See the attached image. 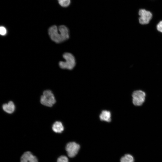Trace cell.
<instances>
[{"label":"cell","instance_id":"cell-1","mask_svg":"<svg viewBox=\"0 0 162 162\" xmlns=\"http://www.w3.org/2000/svg\"><path fill=\"white\" fill-rule=\"evenodd\" d=\"M48 34L51 39L57 43L63 42L70 37L69 29L64 25H61L58 27L56 25L51 26L48 29Z\"/></svg>","mask_w":162,"mask_h":162},{"label":"cell","instance_id":"cell-2","mask_svg":"<svg viewBox=\"0 0 162 162\" xmlns=\"http://www.w3.org/2000/svg\"><path fill=\"white\" fill-rule=\"evenodd\" d=\"M64 61H61L59 63L60 67L63 69L72 70L75 67L76 61L74 56L70 52H66L63 55Z\"/></svg>","mask_w":162,"mask_h":162},{"label":"cell","instance_id":"cell-3","mask_svg":"<svg viewBox=\"0 0 162 162\" xmlns=\"http://www.w3.org/2000/svg\"><path fill=\"white\" fill-rule=\"evenodd\" d=\"M40 102L44 106L52 107L55 103L56 100L52 92L50 90H46L43 92V95L41 96Z\"/></svg>","mask_w":162,"mask_h":162},{"label":"cell","instance_id":"cell-4","mask_svg":"<svg viewBox=\"0 0 162 162\" xmlns=\"http://www.w3.org/2000/svg\"><path fill=\"white\" fill-rule=\"evenodd\" d=\"M132 96L133 104L135 106H139L142 105L145 102L146 94L141 90H136L133 92Z\"/></svg>","mask_w":162,"mask_h":162},{"label":"cell","instance_id":"cell-5","mask_svg":"<svg viewBox=\"0 0 162 162\" xmlns=\"http://www.w3.org/2000/svg\"><path fill=\"white\" fill-rule=\"evenodd\" d=\"M140 17L139 18V22L142 25L147 24L151 20L152 15L149 11L144 9H141L139 11Z\"/></svg>","mask_w":162,"mask_h":162},{"label":"cell","instance_id":"cell-6","mask_svg":"<svg viewBox=\"0 0 162 162\" xmlns=\"http://www.w3.org/2000/svg\"><path fill=\"white\" fill-rule=\"evenodd\" d=\"M80 148V146L74 142L68 143L66 146V150L68 156L73 158L77 154Z\"/></svg>","mask_w":162,"mask_h":162},{"label":"cell","instance_id":"cell-7","mask_svg":"<svg viewBox=\"0 0 162 162\" xmlns=\"http://www.w3.org/2000/svg\"><path fill=\"white\" fill-rule=\"evenodd\" d=\"M20 162H38L36 157L29 151L25 152L20 158Z\"/></svg>","mask_w":162,"mask_h":162},{"label":"cell","instance_id":"cell-8","mask_svg":"<svg viewBox=\"0 0 162 162\" xmlns=\"http://www.w3.org/2000/svg\"><path fill=\"white\" fill-rule=\"evenodd\" d=\"M3 110L7 113L11 114L13 113L15 109V106L14 103L10 101L8 104H4L2 106Z\"/></svg>","mask_w":162,"mask_h":162},{"label":"cell","instance_id":"cell-9","mask_svg":"<svg viewBox=\"0 0 162 162\" xmlns=\"http://www.w3.org/2000/svg\"><path fill=\"white\" fill-rule=\"evenodd\" d=\"M52 128L54 132L59 133H62L64 130V127L62 123L59 121L56 122L53 124Z\"/></svg>","mask_w":162,"mask_h":162},{"label":"cell","instance_id":"cell-10","mask_svg":"<svg viewBox=\"0 0 162 162\" xmlns=\"http://www.w3.org/2000/svg\"><path fill=\"white\" fill-rule=\"evenodd\" d=\"M110 112L107 110L103 111L100 115V118L101 121L110 122L111 120Z\"/></svg>","mask_w":162,"mask_h":162},{"label":"cell","instance_id":"cell-11","mask_svg":"<svg viewBox=\"0 0 162 162\" xmlns=\"http://www.w3.org/2000/svg\"><path fill=\"white\" fill-rule=\"evenodd\" d=\"M121 162H134V158L133 156L130 154H126L121 158Z\"/></svg>","mask_w":162,"mask_h":162},{"label":"cell","instance_id":"cell-12","mask_svg":"<svg viewBox=\"0 0 162 162\" xmlns=\"http://www.w3.org/2000/svg\"><path fill=\"white\" fill-rule=\"evenodd\" d=\"M60 5L63 7H66L69 5L70 0H57Z\"/></svg>","mask_w":162,"mask_h":162},{"label":"cell","instance_id":"cell-13","mask_svg":"<svg viewBox=\"0 0 162 162\" xmlns=\"http://www.w3.org/2000/svg\"><path fill=\"white\" fill-rule=\"evenodd\" d=\"M57 162H68V160L67 157L62 155L58 158Z\"/></svg>","mask_w":162,"mask_h":162},{"label":"cell","instance_id":"cell-14","mask_svg":"<svg viewBox=\"0 0 162 162\" xmlns=\"http://www.w3.org/2000/svg\"><path fill=\"white\" fill-rule=\"evenodd\" d=\"M157 30L162 33V20L160 21L156 26Z\"/></svg>","mask_w":162,"mask_h":162},{"label":"cell","instance_id":"cell-15","mask_svg":"<svg viewBox=\"0 0 162 162\" xmlns=\"http://www.w3.org/2000/svg\"><path fill=\"white\" fill-rule=\"evenodd\" d=\"M7 33V30L6 28L3 26L0 27V34L2 35H4Z\"/></svg>","mask_w":162,"mask_h":162}]
</instances>
